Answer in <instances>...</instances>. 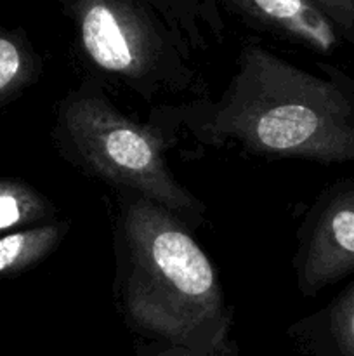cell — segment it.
<instances>
[{"mask_svg":"<svg viewBox=\"0 0 354 356\" xmlns=\"http://www.w3.org/2000/svg\"><path fill=\"white\" fill-rule=\"evenodd\" d=\"M321 75L245 42L236 72L217 99L200 96L160 104L149 122L203 148H235L267 160L297 159L321 165L354 162V79L318 63Z\"/></svg>","mask_w":354,"mask_h":356,"instance_id":"6da1fadb","label":"cell"},{"mask_svg":"<svg viewBox=\"0 0 354 356\" xmlns=\"http://www.w3.org/2000/svg\"><path fill=\"white\" fill-rule=\"evenodd\" d=\"M115 306L137 337L212 350L231 339L233 309L191 226L134 191H115Z\"/></svg>","mask_w":354,"mask_h":356,"instance_id":"7a4b0ae2","label":"cell"},{"mask_svg":"<svg viewBox=\"0 0 354 356\" xmlns=\"http://www.w3.org/2000/svg\"><path fill=\"white\" fill-rule=\"evenodd\" d=\"M177 141L153 122L141 124L125 115L106 86L89 76L56 104L52 143L62 160L113 191L149 198L194 232L205 222L207 205L170 170L167 152Z\"/></svg>","mask_w":354,"mask_h":356,"instance_id":"3957f363","label":"cell"},{"mask_svg":"<svg viewBox=\"0 0 354 356\" xmlns=\"http://www.w3.org/2000/svg\"><path fill=\"white\" fill-rule=\"evenodd\" d=\"M89 79L144 101L198 92L193 49L156 0H58Z\"/></svg>","mask_w":354,"mask_h":356,"instance_id":"277c9868","label":"cell"},{"mask_svg":"<svg viewBox=\"0 0 354 356\" xmlns=\"http://www.w3.org/2000/svg\"><path fill=\"white\" fill-rule=\"evenodd\" d=\"M292 268L297 291L316 298L354 275V177L328 184L304 212Z\"/></svg>","mask_w":354,"mask_h":356,"instance_id":"5b68a950","label":"cell"},{"mask_svg":"<svg viewBox=\"0 0 354 356\" xmlns=\"http://www.w3.org/2000/svg\"><path fill=\"white\" fill-rule=\"evenodd\" d=\"M217 13L287 44L332 56L342 45L335 24L312 0H208Z\"/></svg>","mask_w":354,"mask_h":356,"instance_id":"8992f818","label":"cell"},{"mask_svg":"<svg viewBox=\"0 0 354 356\" xmlns=\"http://www.w3.org/2000/svg\"><path fill=\"white\" fill-rule=\"evenodd\" d=\"M287 337L301 356H354V278L321 309L292 323Z\"/></svg>","mask_w":354,"mask_h":356,"instance_id":"52a82bcc","label":"cell"},{"mask_svg":"<svg viewBox=\"0 0 354 356\" xmlns=\"http://www.w3.org/2000/svg\"><path fill=\"white\" fill-rule=\"evenodd\" d=\"M69 228L68 219L54 218L0 236V280L19 277L44 263L65 242Z\"/></svg>","mask_w":354,"mask_h":356,"instance_id":"ba28073f","label":"cell"},{"mask_svg":"<svg viewBox=\"0 0 354 356\" xmlns=\"http://www.w3.org/2000/svg\"><path fill=\"white\" fill-rule=\"evenodd\" d=\"M56 212L54 204L26 181L0 177V236L51 221Z\"/></svg>","mask_w":354,"mask_h":356,"instance_id":"9c48e42d","label":"cell"},{"mask_svg":"<svg viewBox=\"0 0 354 356\" xmlns=\"http://www.w3.org/2000/svg\"><path fill=\"white\" fill-rule=\"evenodd\" d=\"M40 72V58L24 38L0 33V106L35 83Z\"/></svg>","mask_w":354,"mask_h":356,"instance_id":"30bf717a","label":"cell"},{"mask_svg":"<svg viewBox=\"0 0 354 356\" xmlns=\"http://www.w3.org/2000/svg\"><path fill=\"white\" fill-rule=\"evenodd\" d=\"M177 28L184 33L193 51H205L208 37L222 42L226 33L224 16L208 0H156Z\"/></svg>","mask_w":354,"mask_h":356,"instance_id":"8fae6325","label":"cell"},{"mask_svg":"<svg viewBox=\"0 0 354 356\" xmlns=\"http://www.w3.org/2000/svg\"><path fill=\"white\" fill-rule=\"evenodd\" d=\"M135 356H243L238 344L231 339L212 350L183 346V344L165 343V341H151L137 337L134 344Z\"/></svg>","mask_w":354,"mask_h":356,"instance_id":"7c38bea8","label":"cell"},{"mask_svg":"<svg viewBox=\"0 0 354 356\" xmlns=\"http://www.w3.org/2000/svg\"><path fill=\"white\" fill-rule=\"evenodd\" d=\"M335 24L344 42L354 44V0H312Z\"/></svg>","mask_w":354,"mask_h":356,"instance_id":"4fadbf2b","label":"cell"}]
</instances>
